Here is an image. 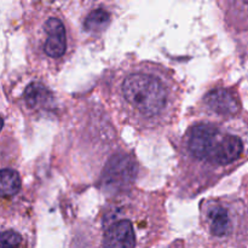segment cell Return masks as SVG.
<instances>
[{
    "mask_svg": "<svg viewBox=\"0 0 248 248\" xmlns=\"http://www.w3.org/2000/svg\"><path fill=\"white\" fill-rule=\"evenodd\" d=\"M174 147L172 191L195 198L248 161V110L228 119L196 116Z\"/></svg>",
    "mask_w": 248,
    "mask_h": 248,
    "instance_id": "6da1fadb",
    "label": "cell"
},
{
    "mask_svg": "<svg viewBox=\"0 0 248 248\" xmlns=\"http://www.w3.org/2000/svg\"><path fill=\"white\" fill-rule=\"evenodd\" d=\"M103 87L119 123L138 133L173 125L183 99L182 84L173 70L150 61L121 64L107 75Z\"/></svg>",
    "mask_w": 248,
    "mask_h": 248,
    "instance_id": "7a4b0ae2",
    "label": "cell"
},
{
    "mask_svg": "<svg viewBox=\"0 0 248 248\" xmlns=\"http://www.w3.org/2000/svg\"><path fill=\"white\" fill-rule=\"evenodd\" d=\"M31 14V64L41 72L57 74L74 51L69 23L58 10H38Z\"/></svg>",
    "mask_w": 248,
    "mask_h": 248,
    "instance_id": "3957f363",
    "label": "cell"
},
{
    "mask_svg": "<svg viewBox=\"0 0 248 248\" xmlns=\"http://www.w3.org/2000/svg\"><path fill=\"white\" fill-rule=\"evenodd\" d=\"M195 110V116L228 119L239 116L246 109L242 104L239 85L217 82L201 96Z\"/></svg>",
    "mask_w": 248,
    "mask_h": 248,
    "instance_id": "277c9868",
    "label": "cell"
},
{
    "mask_svg": "<svg viewBox=\"0 0 248 248\" xmlns=\"http://www.w3.org/2000/svg\"><path fill=\"white\" fill-rule=\"evenodd\" d=\"M224 28L239 52L248 58V0H217Z\"/></svg>",
    "mask_w": 248,
    "mask_h": 248,
    "instance_id": "5b68a950",
    "label": "cell"
},
{
    "mask_svg": "<svg viewBox=\"0 0 248 248\" xmlns=\"http://www.w3.org/2000/svg\"><path fill=\"white\" fill-rule=\"evenodd\" d=\"M24 108L34 118H46L57 113L56 92L41 78H31L21 94Z\"/></svg>",
    "mask_w": 248,
    "mask_h": 248,
    "instance_id": "8992f818",
    "label": "cell"
},
{
    "mask_svg": "<svg viewBox=\"0 0 248 248\" xmlns=\"http://www.w3.org/2000/svg\"><path fill=\"white\" fill-rule=\"evenodd\" d=\"M114 19V7L107 0H90L82 9L80 16L81 33L89 40H97L111 24Z\"/></svg>",
    "mask_w": 248,
    "mask_h": 248,
    "instance_id": "52a82bcc",
    "label": "cell"
},
{
    "mask_svg": "<svg viewBox=\"0 0 248 248\" xmlns=\"http://www.w3.org/2000/svg\"><path fill=\"white\" fill-rule=\"evenodd\" d=\"M23 188L21 172L12 167L0 169V199L18 196Z\"/></svg>",
    "mask_w": 248,
    "mask_h": 248,
    "instance_id": "ba28073f",
    "label": "cell"
},
{
    "mask_svg": "<svg viewBox=\"0 0 248 248\" xmlns=\"http://www.w3.org/2000/svg\"><path fill=\"white\" fill-rule=\"evenodd\" d=\"M23 237L16 230H4L0 232V248H19Z\"/></svg>",
    "mask_w": 248,
    "mask_h": 248,
    "instance_id": "9c48e42d",
    "label": "cell"
},
{
    "mask_svg": "<svg viewBox=\"0 0 248 248\" xmlns=\"http://www.w3.org/2000/svg\"><path fill=\"white\" fill-rule=\"evenodd\" d=\"M72 0H31L33 11L38 10H58L61 11L70 4Z\"/></svg>",
    "mask_w": 248,
    "mask_h": 248,
    "instance_id": "30bf717a",
    "label": "cell"
},
{
    "mask_svg": "<svg viewBox=\"0 0 248 248\" xmlns=\"http://www.w3.org/2000/svg\"><path fill=\"white\" fill-rule=\"evenodd\" d=\"M239 195L241 196L242 200L246 203V207L248 210V173L245 174L241 179V184L239 186Z\"/></svg>",
    "mask_w": 248,
    "mask_h": 248,
    "instance_id": "8fae6325",
    "label": "cell"
},
{
    "mask_svg": "<svg viewBox=\"0 0 248 248\" xmlns=\"http://www.w3.org/2000/svg\"><path fill=\"white\" fill-rule=\"evenodd\" d=\"M2 127H4V119H2L1 116H0V131L2 130Z\"/></svg>",
    "mask_w": 248,
    "mask_h": 248,
    "instance_id": "7c38bea8",
    "label": "cell"
}]
</instances>
